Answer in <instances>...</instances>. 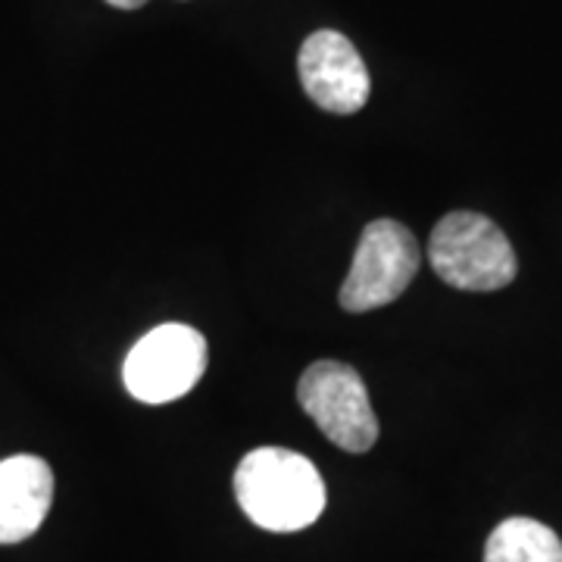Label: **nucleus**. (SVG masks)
Returning <instances> with one entry per match:
<instances>
[{
  "label": "nucleus",
  "instance_id": "3",
  "mask_svg": "<svg viewBox=\"0 0 562 562\" xmlns=\"http://www.w3.org/2000/svg\"><path fill=\"white\" fill-rule=\"evenodd\" d=\"M297 401L322 435L347 453H366L379 441V416L360 372L347 362L319 360L301 375Z\"/></svg>",
  "mask_w": 562,
  "mask_h": 562
},
{
  "label": "nucleus",
  "instance_id": "1",
  "mask_svg": "<svg viewBox=\"0 0 562 562\" xmlns=\"http://www.w3.org/2000/svg\"><path fill=\"white\" fill-rule=\"evenodd\" d=\"M235 494L247 519L266 531H301L325 509V482L303 453L284 447L250 450L235 472Z\"/></svg>",
  "mask_w": 562,
  "mask_h": 562
},
{
  "label": "nucleus",
  "instance_id": "7",
  "mask_svg": "<svg viewBox=\"0 0 562 562\" xmlns=\"http://www.w3.org/2000/svg\"><path fill=\"white\" fill-rule=\"evenodd\" d=\"M54 501V472L41 457H10L0 462V543L32 538Z\"/></svg>",
  "mask_w": 562,
  "mask_h": 562
},
{
  "label": "nucleus",
  "instance_id": "6",
  "mask_svg": "<svg viewBox=\"0 0 562 562\" xmlns=\"http://www.w3.org/2000/svg\"><path fill=\"white\" fill-rule=\"evenodd\" d=\"M297 72L306 98L328 113L350 116L369 101V69L341 32L322 29L303 41Z\"/></svg>",
  "mask_w": 562,
  "mask_h": 562
},
{
  "label": "nucleus",
  "instance_id": "9",
  "mask_svg": "<svg viewBox=\"0 0 562 562\" xmlns=\"http://www.w3.org/2000/svg\"><path fill=\"white\" fill-rule=\"evenodd\" d=\"M106 3H110V7H120V10H138L147 0H106Z\"/></svg>",
  "mask_w": 562,
  "mask_h": 562
},
{
  "label": "nucleus",
  "instance_id": "2",
  "mask_svg": "<svg viewBox=\"0 0 562 562\" xmlns=\"http://www.w3.org/2000/svg\"><path fill=\"white\" fill-rule=\"evenodd\" d=\"M428 260L450 288L460 291H501L516 279L519 262L497 222L482 213H447L431 238Z\"/></svg>",
  "mask_w": 562,
  "mask_h": 562
},
{
  "label": "nucleus",
  "instance_id": "8",
  "mask_svg": "<svg viewBox=\"0 0 562 562\" xmlns=\"http://www.w3.org/2000/svg\"><path fill=\"white\" fill-rule=\"evenodd\" d=\"M484 562H562V541L550 525L513 516L491 531Z\"/></svg>",
  "mask_w": 562,
  "mask_h": 562
},
{
  "label": "nucleus",
  "instance_id": "5",
  "mask_svg": "<svg viewBox=\"0 0 562 562\" xmlns=\"http://www.w3.org/2000/svg\"><path fill=\"white\" fill-rule=\"evenodd\" d=\"M203 372L206 338L191 325L166 322L128 350L122 382L140 403H172L201 382Z\"/></svg>",
  "mask_w": 562,
  "mask_h": 562
},
{
  "label": "nucleus",
  "instance_id": "4",
  "mask_svg": "<svg viewBox=\"0 0 562 562\" xmlns=\"http://www.w3.org/2000/svg\"><path fill=\"white\" fill-rule=\"evenodd\" d=\"M419 262V244L403 222H369L344 279L341 306L347 313H369L394 303L413 284Z\"/></svg>",
  "mask_w": 562,
  "mask_h": 562
}]
</instances>
